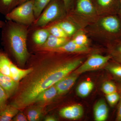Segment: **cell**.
Wrapping results in <instances>:
<instances>
[{"label":"cell","instance_id":"6da1fadb","mask_svg":"<svg viewBox=\"0 0 121 121\" xmlns=\"http://www.w3.org/2000/svg\"><path fill=\"white\" fill-rule=\"evenodd\" d=\"M39 51L42 52L34 56L36 69L33 68L32 72L25 77L26 80L11 103L19 110L35 103L42 91L74 71L82 62V59H78L54 63L49 51Z\"/></svg>","mask_w":121,"mask_h":121},{"label":"cell","instance_id":"7a4b0ae2","mask_svg":"<svg viewBox=\"0 0 121 121\" xmlns=\"http://www.w3.org/2000/svg\"><path fill=\"white\" fill-rule=\"evenodd\" d=\"M29 26L7 20L1 28V40L8 56H11L20 66H23L30 58L27 48Z\"/></svg>","mask_w":121,"mask_h":121},{"label":"cell","instance_id":"3957f363","mask_svg":"<svg viewBox=\"0 0 121 121\" xmlns=\"http://www.w3.org/2000/svg\"><path fill=\"white\" fill-rule=\"evenodd\" d=\"M67 12L63 2L52 0L34 23L29 27L30 31L45 27L52 22L62 18Z\"/></svg>","mask_w":121,"mask_h":121},{"label":"cell","instance_id":"277c9868","mask_svg":"<svg viewBox=\"0 0 121 121\" xmlns=\"http://www.w3.org/2000/svg\"><path fill=\"white\" fill-rule=\"evenodd\" d=\"M34 2V0H30L17 5L5 16V18L7 20L30 27L36 20Z\"/></svg>","mask_w":121,"mask_h":121},{"label":"cell","instance_id":"5b68a950","mask_svg":"<svg viewBox=\"0 0 121 121\" xmlns=\"http://www.w3.org/2000/svg\"><path fill=\"white\" fill-rule=\"evenodd\" d=\"M112 57L110 55L103 56L98 54H94L90 56L84 63L80 65V66L76 69L73 72L79 75L86 72L101 68Z\"/></svg>","mask_w":121,"mask_h":121},{"label":"cell","instance_id":"8992f818","mask_svg":"<svg viewBox=\"0 0 121 121\" xmlns=\"http://www.w3.org/2000/svg\"><path fill=\"white\" fill-rule=\"evenodd\" d=\"M100 25L108 34L117 35L121 34V21L114 15L104 17L100 22Z\"/></svg>","mask_w":121,"mask_h":121},{"label":"cell","instance_id":"52a82bcc","mask_svg":"<svg viewBox=\"0 0 121 121\" xmlns=\"http://www.w3.org/2000/svg\"><path fill=\"white\" fill-rule=\"evenodd\" d=\"M59 114L64 118L76 120L82 117L83 109L82 106L80 104H74L61 109L60 111Z\"/></svg>","mask_w":121,"mask_h":121},{"label":"cell","instance_id":"ba28073f","mask_svg":"<svg viewBox=\"0 0 121 121\" xmlns=\"http://www.w3.org/2000/svg\"><path fill=\"white\" fill-rule=\"evenodd\" d=\"M78 76V75L73 72L56 83L55 85L58 91V95L63 94L68 91L74 84Z\"/></svg>","mask_w":121,"mask_h":121},{"label":"cell","instance_id":"9c48e42d","mask_svg":"<svg viewBox=\"0 0 121 121\" xmlns=\"http://www.w3.org/2000/svg\"><path fill=\"white\" fill-rule=\"evenodd\" d=\"M19 85V82H15L10 76L0 73V86L5 91L9 98L16 92Z\"/></svg>","mask_w":121,"mask_h":121},{"label":"cell","instance_id":"30bf717a","mask_svg":"<svg viewBox=\"0 0 121 121\" xmlns=\"http://www.w3.org/2000/svg\"><path fill=\"white\" fill-rule=\"evenodd\" d=\"M69 41L67 38L56 37L50 34L43 45L37 48L39 50L52 51L62 47Z\"/></svg>","mask_w":121,"mask_h":121},{"label":"cell","instance_id":"8fae6325","mask_svg":"<svg viewBox=\"0 0 121 121\" xmlns=\"http://www.w3.org/2000/svg\"><path fill=\"white\" fill-rule=\"evenodd\" d=\"M109 110L104 99H100L95 105L94 115L96 121H105L108 117Z\"/></svg>","mask_w":121,"mask_h":121},{"label":"cell","instance_id":"7c38bea8","mask_svg":"<svg viewBox=\"0 0 121 121\" xmlns=\"http://www.w3.org/2000/svg\"><path fill=\"white\" fill-rule=\"evenodd\" d=\"M89 50V48L86 46L78 45L75 43L72 40L70 41H68L62 47L51 51L62 53H68L85 52L88 51Z\"/></svg>","mask_w":121,"mask_h":121},{"label":"cell","instance_id":"4fadbf2b","mask_svg":"<svg viewBox=\"0 0 121 121\" xmlns=\"http://www.w3.org/2000/svg\"><path fill=\"white\" fill-rule=\"evenodd\" d=\"M32 35V39L34 43L39 48L43 45L49 37L50 33L45 28L35 29Z\"/></svg>","mask_w":121,"mask_h":121},{"label":"cell","instance_id":"5bb4252c","mask_svg":"<svg viewBox=\"0 0 121 121\" xmlns=\"http://www.w3.org/2000/svg\"><path fill=\"white\" fill-rule=\"evenodd\" d=\"M33 67L27 69H21L17 67L12 62L10 66V77L16 82L25 78L33 70Z\"/></svg>","mask_w":121,"mask_h":121},{"label":"cell","instance_id":"9a60e30c","mask_svg":"<svg viewBox=\"0 0 121 121\" xmlns=\"http://www.w3.org/2000/svg\"><path fill=\"white\" fill-rule=\"evenodd\" d=\"M76 10L79 13L86 15L94 13L95 8L91 0H78Z\"/></svg>","mask_w":121,"mask_h":121},{"label":"cell","instance_id":"2e32d148","mask_svg":"<svg viewBox=\"0 0 121 121\" xmlns=\"http://www.w3.org/2000/svg\"><path fill=\"white\" fill-rule=\"evenodd\" d=\"M58 95L55 85L46 89L40 93L37 97L35 102L45 103L53 99Z\"/></svg>","mask_w":121,"mask_h":121},{"label":"cell","instance_id":"e0dca14e","mask_svg":"<svg viewBox=\"0 0 121 121\" xmlns=\"http://www.w3.org/2000/svg\"><path fill=\"white\" fill-rule=\"evenodd\" d=\"M19 112V109L12 104L7 105L0 110V121H9Z\"/></svg>","mask_w":121,"mask_h":121},{"label":"cell","instance_id":"ac0fdd59","mask_svg":"<svg viewBox=\"0 0 121 121\" xmlns=\"http://www.w3.org/2000/svg\"><path fill=\"white\" fill-rule=\"evenodd\" d=\"M12 61L5 52L0 50V73L10 77V66Z\"/></svg>","mask_w":121,"mask_h":121},{"label":"cell","instance_id":"d6986e66","mask_svg":"<svg viewBox=\"0 0 121 121\" xmlns=\"http://www.w3.org/2000/svg\"><path fill=\"white\" fill-rule=\"evenodd\" d=\"M94 84L91 81H85L81 82L76 88L77 94L81 97H86L93 90Z\"/></svg>","mask_w":121,"mask_h":121},{"label":"cell","instance_id":"ffe728a7","mask_svg":"<svg viewBox=\"0 0 121 121\" xmlns=\"http://www.w3.org/2000/svg\"><path fill=\"white\" fill-rule=\"evenodd\" d=\"M19 0H0V13L5 16L18 5Z\"/></svg>","mask_w":121,"mask_h":121},{"label":"cell","instance_id":"44dd1931","mask_svg":"<svg viewBox=\"0 0 121 121\" xmlns=\"http://www.w3.org/2000/svg\"><path fill=\"white\" fill-rule=\"evenodd\" d=\"M52 0H34V12L36 20L41 15L44 9Z\"/></svg>","mask_w":121,"mask_h":121},{"label":"cell","instance_id":"7402d4cb","mask_svg":"<svg viewBox=\"0 0 121 121\" xmlns=\"http://www.w3.org/2000/svg\"><path fill=\"white\" fill-rule=\"evenodd\" d=\"M56 24L62 29L68 37L71 36L75 33L76 30L75 27L69 21H61Z\"/></svg>","mask_w":121,"mask_h":121},{"label":"cell","instance_id":"603a6c76","mask_svg":"<svg viewBox=\"0 0 121 121\" xmlns=\"http://www.w3.org/2000/svg\"><path fill=\"white\" fill-rule=\"evenodd\" d=\"M44 28L47 29L50 34L56 37L60 38H67L68 37L62 29L56 24L51 25H49Z\"/></svg>","mask_w":121,"mask_h":121},{"label":"cell","instance_id":"cb8c5ba5","mask_svg":"<svg viewBox=\"0 0 121 121\" xmlns=\"http://www.w3.org/2000/svg\"><path fill=\"white\" fill-rule=\"evenodd\" d=\"M42 115L41 108H33L28 111L26 117L28 121H38L40 120Z\"/></svg>","mask_w":121,"mask_h":121},{"label":"cell","instance_id":"d4e9b609","mask_svg":"<svg viewBox=\"0 0 121 121\" xmlns=\"http://www.w3.org/2000/svg\"><path fill=\"white\" fill-rule=\"evenodd\" d=\"M97 2L100 7L104 8L111 9L117 5L120 6V0H97Z\"/></svg>","mask_w":121,"mask_h":121},{"label":"cell","instance_id":"484cf974","mask_svg":"<svg viewBox=\"0 0 121 121\" xmlns=\"http://www.w3.org/2000/svg\"><path fill=\"white\" fill-rule=\"evenodd\" d=\"M107 69L117 79L121 80V64H113L109 65Z\"/></svg>","mask_w":121,"mask_h":121},{"label":"cell","instance_id":"4316f807","mask_svg":"<svg viewBox=\"0 0 121 121\" xmlns=\"http://www.w3.org/2000/svg\"><path fill=\"white\" fill-rule=\"evenodd\" d=\"M102 90L106 95L109 94L117 91V88L113 83L110 81H106L103 84Z\"/></svg>","mask_w":121,"mask_h":121},{"label":"cell","instance_id":"83f0119b","mask_svg":"<svg viewBox=\"0 0 121 121\" xmlns=\"http://www.w3.org/2000/svg\"><path fill=\"white\" fill-rule=\"evenodd\" d=\"M121 98L119 93L117 91L106 95V99L110 105L113 107L117 103Z\"/></svg>","mask_w":121,"mask_h":121},{"label":"cell","instance_id":"f1b7e54d","mask_svg":"<svg viewBox=\"0 0 121 121\" xmlns=\"http://www.w3.org/2000/svg\"><path fill=\"white\" fill-rule=\"evenodd\" d=\"M72 40L76 43L82 46H86L88 43L87 37L83 33L77 35Z\"/></svg>","mask_w":121,"mask_h":121},{"label":"cell","instance_id":"f546056e","mask_svg":"<svg viewBox=\"0 0 121 121\" xmlns=\"http://www.w3.org/2000/svg\"><path fill=\"white\" fill-rule=\"evenodd\" d=\"M8 98L5 91L0 86V110L7 105V99Z\"/></svg>","mask_w":121,"mask_h":121},{"label":"cell","instance_id":"4dcf8cb0","mask_svg":"<svg viewBox=\"0 0 121 121\" xmlns=\"http://www.w3.org/2000/svg\"><path fill=\"white\" fill-rule=\"evenodd\" d=\"M13 119V121H28L27 117L22 112L17 113Z\"/></svg>","mask_w":121,"mask_h":121},{"label":"cell","instance_id":"1f68e13d","mask_svg":"<svg viewBox=\"0 0 121 121\" xmlns=\"http://www.w3.org/2000/svg\"><path fill=\"white\" fill-rule=\"evenodd\" d=\"M62 0L63 2L65 9L67 12H68L70 8L73 0Z\"/></svg>","mask_w":121,"mask_h":121},{"label":"cell","instance_id":"d6a6232c","mask_svg":"<svg viewBox=\"0 0 121 121\" xmlns=\"http://www.w3.org/2000/svg\"><path fill=\"white\" fill-rule=\"evenodd\" d=\"M121 99L120 100L118 109L117 118H116V121H121Z\"/></svg>","mask_w":121,"mask_h":121},{"label":"cell","instance_id":"836d02e7","mask_svg":"<svg viewBox=\"0 0 121 121\" xmlns=\"http://www.w3.org/2000/svg\"><path fill=\"white\" fill-rule=\"evenodd\" d=\"M113 57L117 62L121 64V54L113 53Z\"/></svg>","mask_w":121,"mask_h":121},{"label":"cell","instance_id":"e575fe53","mask_svg":"<svg viewBox=\"0 0 121 121\" xmlns=\"http://www.w3.org/2000/svg\"><path fill=\"white\" fill-rule=\"evenodd\" d=\"M45 121H56L57 119L55 117L52 116H49L46 117L44 119Z\"/></svg>","mask_w":121,"mask_h":121},{"label":"cell","instance_id":"d590c367","mask_svg":"<svg viewBox=\"0 0 121 121\" xmlns=\"http://www.w3.org/2000/svg\"><path fill=\"white\" fill-rule=\"evenodd\" d=\"M113 53L121 54V43L119 45H118L115 51Z\"/></svg>","mask_w":121,"mask_h":121},{"label":"cell","instance_id":"8d00e7d4","mask_svg":"<svg viewBox=\"0 0 121 121\" xmlns=\"http://www.w3.org/2000/svg\"><path fill=\"white\" fill-rule=\"evenodd\" d=\"M29 0H19L18 5H19L21 4H23V3L27 2V1H28Z\"/></svg>","mask_w":121,"mask_h":121},{"label":"cell","instance_id":"74e56055","mask_svg":"<svg viewBox=\"0 0 121 121\" xmlns=\"http://www.w3.org/2000/svg\"><path fill=\"white\" fill-rule=\"evenodd\" d=\"M5 23V22L0 20V28H2L4 25Z\"/></svg>","mask_w":121,"mask_h":121},{"label":"cell","instance_id":"f35d334b","mask_svg":"<svg viewBox=\"0 0 121 121\" xmlns=\"http://www.w3.org/2000/svg\"><path fill=\"white\" fill-rule=\"evenodd\" d=\"M118 90H119V94H121V84L118 87Z\"/></svg>","mask_w":121,"mask_h":121},{"label":"cell","instance_id":"ab89813d","mask_svg":"<svg viewBox=\"0 0 121 121\" xmlns=\"http://www.w3.org/2000/svg\"><path fill=\"white\" fill-rule=\"evenodd\" d=\"M119 7H120V11H121V0H120V6Z\"/></svg>","mask_w":121,"mask_h":121}]
</instances>
